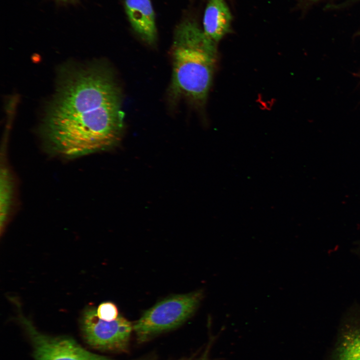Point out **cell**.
<instances>
[{
  "label": "cell",
  "mask_w": 360,
  "mask_h": 360,
  "mask_svg": "<svg viewBox=\"0 0 360 360\" xmlns=\"http://www.w3.org/2000/svg\"><path fill=\"white\" fill-rule=\"evenodd\" d=\"M41 128L45 148L67 158L115 146L124 128L119 89L100 64L67 71L60 80Z\"/></svg>",
  "instance_id": "cell-1"
},
{
  "label": "cell",
  "mask_w": 360,
  "mask_h": 360,
  "mask_svg": "<svg viewBox=\"0 0 360 360\" xmlns=\"http://www.w3.org/2000/svg\"><path fill=\"white\" fill-rule=\"evenodd\" d=\"M170 52L172 96L204 104L212 84L216 43L195 22L185 20L176 29Z\"/></svg>",
  "instance_id": "cell-2"
},
{
  "label": "cell",
  "mask_w": 360,
  "mask_h": 360,
  "mask_svg": "<svg viewBox=\"0 0 360 360\" xmlns=\"http://www.w3.org/2000/svg\"><path fill=\"white\" fill-rule=\"evenodd\" d=\"M200 292L167 298L146 311L133 325L138 340L143 342L163 332L178 327L194 312Z\"/></svg>",
  "instance_id": "cell-3"
},
{
  "label": "cell",
  "mask_w": 360,
  "mask_h": 360,
  "mask_svg": "<svg viewBox=\"0 0 360 360\" xmlns=\"http://www.w3.org/2000/svg\"><path fill=\"white\" fill-rule=\"evenodd\" d=\"M11 300L16 306L18 320L32 342L36 360H114L85 350L72 338L40 332L24 316L18 300L14 298Z\"/></svg>",
  "instance_id": "cell-4"
},
{
  "label": "cell",
  "mask_w": 360,
  "mask_h": 360,
  "mask_svg": "<svg viewBox=\"0 0 360 360\" xmlns=\"http://www.w3.org/2000/svg\"><path fill=\"white\" fill-rule=\"evenodd\" d=\"M86 342L91 346L104 350L124 351L128 346L133 326L122 316L112 321L100 319L96 308H86L81 319Z\"/></svg>",
  "instance_id": "cell-5"
},
{
  "label": "cell",
  "mask_w": 360,
  "mask_h": 360,
  "mask_svg": "<svg viewBox=\"0 0 360 360\" xmlns=\"http://www.w3.org/2000/svg\"><path fill=\"white\" fill-rule=\"evenodd\" d=\"M129 21L140 38L152 44L157 36L154 11L150 0H126Z\"/></svg>",
  "instance_id": "cell-6"
},
{
  "label": "cell",
  "mask_w": 360,
  "mask_h": 360,
  "mask_svg": "<svg viewBox=\"0 0 360 360\" xmlns=\"http://www.w3.org/2000/svg\"><path fill=\"white\" fill-rule=\"evenodd\" d=\"M232 15L224 0H209L204 16L203 30L214 42H218L231 28Z\"/></svg>",
  "instance_id": "cell-7"
},
{
  "label": "cell",
  "mask_w": 360,
  "mask_h": 360,
  "mask_svg": "<svg viewBox=\"0 0 360 360\" xmlns=\"http://www.w3.org/2000/svg\"><path fill=\"white\" fill-rule=\"evenodd\" d=\"M329 360H360V318L350 320L340 328Z\"/></svg>",
  "instance_id": "cell-8"
},
{
  "label": "cell",
  "mask_w": 360,
  "mask_h": 360,
  "mask_svg": "<svg viewBox=\"0 0 360 360\" xmlns=\"http://www.w3.org/2000/svg\"><path fill=\"white\" fill-rule=\"evenodd\" d=\"M14 184L8 169L4 166L0 172V230L5 226L12 205Z\"/></svg>",
  "instance_id": "cell-9"
},
{
  "label": "cell",
  "mask_w": 360,
  "mask_h": 360,
  "mask_svg": "<svg viewBox=\"0 0 360 360\" xmlns=\"http://www.w3.org/2000/svg\"><path fill=\"white\" fill-rule=\"evenodd\" d=\"M96 312L100 319L106 321L114 320L119 316L116 306L109 302L100 304L96 308Z\"/></svg>",
  "instance_id": "cell-10"
},
{
  "label": "cell",
  "mask_w": 360,
  "mask_h": 360,
  "mask_svg": "<svg viewBox=\"0 0 360 360\" xmlns=\"http://www.w3.org/2000/svg\"><path fill=\"white\" fill-rule=\"evenodd\" d=\"M212 342V340H210V343L207 345L204 351L198 360H211L210 358V351Z\"/></svg>",
  "instance_id": "cell-11"
},
{
  "label": "cell",
  "mask_w": 360,
  "mask_h": 360,
  "mask_svg": "<svg viewBox=\"0 0 360 360\" xmlns=\"http://www.w3.org/2000/svg\"><path fill=\"white\" fill-rule=\"evenodd\" d=\"M58 0L62 1V2H68L70 0Z\"/></svg>",
  "instance_id": "cell-12"
},
{
  "label": "cell",
  "mask_w": 360,
  "mask_h": 360,
  "mask_svg": "<svg viewBox=\"0 0 360 360\" xmlns=\"http://www.w3.org/2000/svg\"><path fill=\"white\" fill-rule=\"evenodd\" d=\"M356 76H358V78H360V72H359L358 74H357Z\"/></svg>",
  "instance_id": "cell-13"
},
{
  "label": "cell",
  "mask_w": 360,
  "mask_h": 360,
  "mask_svg": "<svg viewBox=\"0 0 360 360\" xmlns=\"http://www.w3.org/2000/svg\"><path fill=\"white\" fill-rule=\"evenodd\" d=\"M310 0L312 1V2H317V1L321 0Z\"/></svg>",
  "instance_id": "cell-14"
},
{
  "label": "cell",
  "mask_w": 360,
  "mask_h": 360,
  "mask_svg": "<svg viewBox=\"0 0 360 360\" xmlns=\"http://www.w3.org/2000/svg\"></svg>",
  "instance_id": "cell-15"
}]
</instances>
